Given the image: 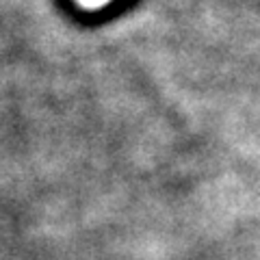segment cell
Here are the masks:
<instances>
[{"label":"cell","instance_id":"cell-1","mask_svg":"<svg viewBox=\"0 0 260 260\" xmlns=\"http://www.w3.org/2000/svg\"><path fill=\"white\" fill-rule=\"evenodd\" d=\"M83 7H87V9H100V7H104L109 3V0H78Z\"/></svg>","mask_w":260,"mask_h":260}]
</instances>
